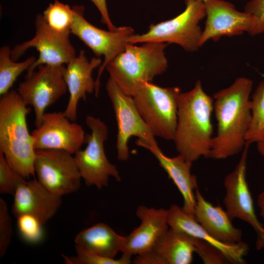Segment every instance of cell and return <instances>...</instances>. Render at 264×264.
<instances>
[{"instance_id":"6da1fadb","label":"cell","mask_w":264,"mask_h":264,"mask_svg":"<svg viewBox=\"0 0 264 264\" xmlns=\"http://www.w3.org/2000/svg\"><path fill=\"white\" fill-rule=\"evenodd\" d=\"M252 88V81L241 77L214 94L217 131L209 158L225 159L243 150L251 119Z\"/></svg>"},{"instance_id":"7a4b0ae2","label":"cell","mask_w":264,"mask_h":264,"mask_svg":"<svg viewBox=\"0 0 264 264\" xmlns=\"http://www.w3.org/2000/svg\"><path fill=\"white\" fill-rule=\"evenodd\" d=\"M214 99L202 89L199 80L189 91L181 92L174 141L178 154L193 162L209 158L214 136L211 121Z\"/></svg>"},{"instance_id":"3957f363","label":"cell","mask_w":264,"mask_h":264,"mask_svg":"<svg viewBox=\"0 0 264 264\" xmlns=\"http://www.w3.org/2000/svg\"><path fill=\"white\" fill-rule=\"evenodd\" d=\"M30 111L17 90H9L1 96L0 152L11 168L24 179L35 173L36 150L26 122Z\"/></svg>"},{"instance_id":"277c9868","label":"cell","mask_w":264,"mask_h":264,"mask_svg":"<svg viewBox=\"0 0 264 264\" xmlns=\"http://www.w3.org/2000/svg\"><path fill=\"white\" fill-rule=\"evenodd\" d=\"M141 45L128 43L106 69L122 91L132 97L143 84L151 82L168 67L165 43L149 42Z\"/></svg>"},{"instance_id":"5b68a950","label":"cell","mask_w":264,"mask_h":264,"mask_svg":"<svg viewBox=\"0 0 264 264\" xmlns=\"http://www.w3.org/2000/svg\"><path fill=\"white\" fill-rule=\"evenodd\" d=\"M180 93L177 87L162 88L146 82L132 96L141 116L154 136L174 140Z\"/></svg>"},{"instance_id":"8992f818","label":"cell","mask_w":264,"mask_h":264,"mask_svg":"<svg viewBox=\"0 0 264 264\" xmlns=\"http://www.w3.org/2000/svg\"><path fill=\"white\" fill-rule=\"evenodd\" d=\"M185 4L184 10L177 16L151 24L147 32L130 37L128 43H174L188 52L197 50L202 34L199 22L205 17L204 3L198 0H185Z\"/></svg>"},{"instance_id":"52a82bcc","label":"cell","mask_w":264,"mask_h":264,"mask_svg":"<svg viewBox=\"0 0 264 264\" xmlns=\"http://www.w3.org/2000/svg\"><path fill=\"white\" fill-rule=\"evenodd\" d=\"M106 88L117 124L116 148L118 159L126 161L129 158L128 141L132 136L138 138L136 145L147 149L157 145L155 136L141 116L133 98L125 94L110 77Z\"/></svg>"},{"instance_id":"ba28073f","label":"cell","mask_w":264,"mask_h":264,"mask_svg":"<svg viewBox=\"0 0 264 264\" xmlns=\"http://www.w3.org/2000/svg\"><path fill=\"white\" fill-rule=\"evenodd\" d=\"M85 121L90 130L86 134V148L74 154L82 178L88 186H95L100 189L108 185L110 176L120 181L119 173L115 165L107 158L104 143L108 135V128L99 118L88 115Z\"/></svg>"},{"instance_id":"9c48e42d","label":"cell","mask_w":264,"mask_h":264,"mask_svg":"<svg viewBox=\"0 0 264 264\" xmlns=\"http://www.w3.org/2000/svg\"><path fill=\"white\" fill-rule=\"evenodd\" d=\"M37 70L27 73L25 80L20 83L17 91L23 102L33 107L35 112L34 124L39 127L46 109L55 103L67 90L64 78L65 65H43Z\"/></svg>"},{"instance_id":"30bf717a","label":"cell","mask_w":264,"mask_h":264,"mask_svg":"<svg viewBox=\"0 0 264 264\" xmlns=\"http://www.w3.org/2000/svg\"><path fill=\"white\" fill-rule=\"evenodd\" d=\"M74 19L71 33L77 36L94 53L96 57L103 56L104 61L99 67L95 82V93L97 96L100 87V78L104 70L129 43L128 40L134 34L130 26H120L114 30H104L89 23L84 17V7L75 5L72 7Z\"/></svg>"},{"instance_id":"8fae6325","label":"cell","mask_w":264,"mask_h":264,"mask_svg":"<svg viewBox=\"0 0 264 264\" xmlns=\"http://www.w3.org/2000/svg\"><path fill=\"white\" fill-rule=\"evenodd\" d=\"M73 155L62 150H36L34 169L37 180L61 197L77 191L82 177Z\"/></svg>"},{"instance_id":"7c38bea8","label":"cell","mask_w":264,"mask_h":264,"mask_svg":"<svg viewBox=\"0 0 264 264\" xmlns=\"http://www.w3.org/2000/svg\"><path fill=\"white\" fill-rule=\"evenodd\" d=\"M249 145L245 144L241 157L233 171L225 177L224 204L231 220L238 219L246 222L257 235L258 250L264 248V226L255 214L252 196L246 178L247 158Z\"/></svg>"},{"instance_id":"4fadbf2b","label":"cell","mask_w":264,"mask_h":264,"mask_svg":"<svg viewBox=\"0 0 264 264\" xmlns=\"http://www.w3.org/2000/svg\"><path fill=\"white\" fill-rule=\"evenodd\" d=\"M35 26L36 32L34 37L16 45L11 52V58L17 61L29 48L34 47L38 51V58L27 70V73L32 72L40 65H66L76 56L69 35L60 34L51 29L43 15H37Z\"/></svg>"},{"instance_id":"5bb4252c","label":"cell","mask_w":264,"mask_h":264,"mask_svg":"<svg viewBox=\"0 0 264 264\" xmlns=\"http://www.w3.org/2000/svg\"><path fill=\"white\" fill-rule=\"evenodd\" d=\"M31 133L36 150H62L74 154L86 142L82 127L64 112L45 113L41 126Z\"/></svg>"},{"instance_id":"9a60e30c","label":"cell","mask_w":264,"mask_h":264,"mask_svg":"<svg viewBox=\"0 0 264 264\" xmlns=\"http://www.w3.org/2000/svg\"><path fill=\"white\" fill-rule=\"evenodd\" d=\"M204 3L206 20L199 47L210 39L216 41L222 36L250 32L253 22L250 14L239 11L233 4L224 0H207Z\"/></svg>"},{"instance_id":"2e32d148","label":"cell","mask_w":264,"mask_h":264,"mask_svg":"<svg viewBox=\"0 0 264 264\" xmlns=\"http://www.w3.org/2000/svg\"><path fill=\"white\" fill-rule=\"evenodd\" d=\"M13 196V215L17 218L22 215H31L42 225L56 214L62 203V197L51 192L36 179H22Z\"/></svg>"},{"instance_id":"e0dca14e","label":"cell","mask_w":264,"mask_h":264,"mask_svg":"<svg viewBox=\"0 0 264 264\" xmlns=\"http://www.w3.org/2000/svg\"><path fill=\"white\" fill-rule=\"evenodd\" d=\"M135 213L141 223L129 235L125 236L121 251L131 256L148 252L169 228L168 209L140 205Z\"/></svg>"},{"instance_id":"ac0fdd59","label":"cell","mask_w":264,"mask_h":264,"mask_svg":"<svg viewBox=\"0 0 264 264\" xmlns=\"http://www.w3.org/2000/svg\"><path fill=\"white\" fill-rule=\"evenodd\" d=\"M102 64L100 58L95 56L88 60L85 50H81L77 56L66 64L64 78L69 97L64 113L71 121L77 119L79 101L85 100L87 94L95 90V82L92 72Z\"/></svg>"},{"instance_id":"d6986e66","label":"cell","mask_w":264,"mask_h":264,"mask_svg":"<svg viewBox=\"0 0 264 264\" xmlns=\"http://www.w3.org/2000/svg\"><path fill=\"white\" fill-rule=\"evenodd\" d=\"M169 227L182 233L190 238L203 240L219 250L226 260L233 264H244V257L248 251L246 243L235 244L221 242L212 236L196 220L194 216L183 211L182 208L173 204L168 209Z\"/></svg>"},{"instance_id":"ffe728a7","label":"cell","mask_w":264,"mask_h":264,"mask_svg":"<svg viewBox=\"0 0 264 264\" xmlns=\"http://www.w3.org/2000/svg\"><path fill=\"white\" fill-rule=\"evenodd\" d=\"M196 246L188 237L169 227L147 252L137 255L135 264H190Z\"/></svg>"},{"instance_id":"44dd1931","label":"cell","mask_w":264,"mask_h":264,"mask_svg":"<svg viewBox=\"0 0 264 264\" xmlns=\"http://www.w3.org/2000/svg\"><path fill=\"white\" fill-rule=\"evenodd\" d=\"M195 196L194 217L205 230L224 243L235 244L242 242V230L233 226L226 211L206 200L198 187L195 190Z\"/></svg>"},{"instance_id":"7402d4cb","label":"cell","mask_w":264,"mask_h":264,"mask_svg":"<svg viewBox=\"0 0 264 264\" xmlns=\"http://www.w3.org/2000/svg\"><path fill=\"white\" fill-rule=\"evenodd\" d=\"M149 150L158 160L180 192L183 199L182 208L184 212L194 216L196 202L194 190L197 187L195 176L191 173L192 163L181 155L170 157L165 155L156 145Z\"/></svg>"},{"instance_id":"603a6c76","label":"cell","mask_w":264,"mask_h":264,"mask_svg":"<svg viewBox=\"0 0 264 264\" xmlns=\"http://www.w3.org/2000/svg\"><path fill=\"white\" fill-rule=\"evenodd\" d=\"M125 236L117 234L109 225L98 223L80 232L75 238L76 245L101 256L115 259L121 251Z\"/></svg>"},{"instance_id":"cb8c5ba5","label":"cell","mask_w":264,"mask_h":264,"mask_svg":"<svg viewBox=\"0 0 264 264\" xmlns=\"http://www.w3.org/2000/svg\"><path fill=\"white\" fill-rule=\"evenodd\" d=\"M11 49L4 45L0 49V95L10 90L19 76L27 70L35 63L36 58L32 56L25 60L16 62L11 57Z\"/></svg>"},{"instance_id":"d4e9b609","label":"cell","mask_w":264,"mask_h":264,"mask_svg":"<svg viewBox=\"0 0 264 264\" xmlns=\"http://www.w3.org/2000/svg\"><path fill=\"white\" fill-rule=\"evenodd\" d=\"M251 119L245 135V144L264 139V80L261 81L250 100Z\"/></svg>"},{"instance_id":"484cf974","label":"cell","mask_w":264,"mask_h":264,"mask_svg":"<svg viewBox=\"0 0 264 264\" xmlns=\"http://www.w3.org/2000/svg\"><path fill=\"white\" fill-rule=\"evenodd\" d=\"M43 17L48 25L55 32L70 35L74 19L72 8L55 0L44 11Z\"/></svg>"},{"instance_id":"4316f807","label":"cell","mask_w":264,"mask_h":264,"mask_svg":"<svg viewBox=\"0 0 264 264\" xmlns=\"http://www.w3.org/2000/svg\"><path fill=\"white\" fill-rule=\"evenodd\" d=\"M76 255L68 257L63 255L67 264H130L132 263L131 256L123 253L118 259H110L101 256L92 252L75 245Z\"/></svg>"},{"instance_id":"83f0119b","label":"cell","mask_w":264,"mask_h":264,"mask_svg":"<svg viewBox=\"0 0 264 264\" xmlns=\"http://www.w3.org/2000/svg\"><path fill=\"white\" fill-rule=\"evenodd\" d=\"M23 179L11 168L0 152V193L14 195L18 184Z\"/></svg>"},{"instance_id":"f1b7e54d","label":"cell","mask_w":264,"mask_h":264,"mask_svg":"<svg viewBox=\"0 0 264 264\" xmlns=\"http://www.w3.org/2000/svg\"><path fill=\"white\" fill-rule=\"evenodd\" d=\"M17 219L19 230L24 239L35 242L41 239L43 225L37 219L27 214L22 215Z\"/></svg>"},{"instance_id":"f546056e","label":"cell","mask_w":264,"mask_h":264,"mask_svg":"<svg viewBox=\"0 0 264 264\" xmlns=\"http://www.w3.org/2000/svg\"><path fill=\"white\" fill-rule=\"evenodd\" d=\"M12 226L7 206L3 199L0 198V257H3L11 242Z\"/></svg>"},{"instance_id":"4dcf8cb0","label":"cell","mask_w":264,"mask_h":264,"mask_svg":"<svg viewBox=\"0 0 264 264\" xmlns=\"http://www.w3.org/2000/svg\"><path fill=\"white\" fill-rule=\"evenodd\" d=\"M244 11L250 14L253 19L249 34L254 36L264 33V0H250Z\"/></svg>"},{"instance_id":"1f68e13d","label":"cell","mask_w":264,"mask_h":264,"mask_svg":"<svg viewBox=\"0 0 264 264\" xmlns=\"http://www.w3.org/2000/svg\"><path fill=\"white\" fill-rule=\"evenodd\" d=\"M99 11L102 22L106 25L109 30H114L116 28L112 23L109 16L107 7L106 0H90Z\"/></svg>"},{"instance_id":"d6a6232c","label":"cell","mask_w":264,"mask_h":264,"mask_svg":"<svg viewBox=\"0 0 264 264\" xmlns=\"http://www.w3.org/2000/svg\"><path fill=\"white\" fill-rule=\"evenodd\" d=\"M257 203L260 209V215L264 220V191L258 195Z\"/></svg>"},{"instance_id":"836d02e7","label":"cell","mask_w":264,"mask_h":264,"mask_svg":"<svg viewBox=\"0 0 264 264\" xmlns=\"http://www.w3.org/2000/svg\"><path fill=\"white\" fill-rule=\"evenodd\" d=\"M257 144L259 153L261 155L264 156V139Z\"/></svg>"},{"instance_id":"e575fe53","label":"cell","mask_w":264,"mask_h":264,"mask_svg":"<svg viewBox=\"0 0 264 264\" xmlns=\"http://www.w3.org/2000/svg\"><path fill=\"white\" fill-rule=\"evenodd\" d=\"M198 0L201 1H202V2H204V1H206V0Z\"/></svg>"}]
</instances>
